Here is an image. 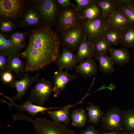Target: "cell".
<instances>
[{"instance_id": "obj_6", "label": "cell", "mask_w": 134, "mask_h": 134, "mask_svg": "<svg viewBox=\"0 0 134 134\" xmlns=\"http://www.w3.org/2000/svg\"><path fill=\"white\" fill-rule=\"evenodd\" d=\"M37 7L44 26L51 28L55 25L56 17L60 8L56 0H39Z\"/></svg>"}, {"instance_id": "obj_8", "label": "cell", "mask_w": 134, "mask_h": 134, "mask_svg": "<svg viewBox=\"0 0 134 134\" xmlns=\"http://www.w3.org/2000/svg\"><path fill=\"white\" fill-rule=\"evenodd\" d=\"M122 111L117 107L108 109L104 114L101 119L102 126L104 129L109 131H122Z\"/></svg>"}, {"instance_id": "obj_32", "label": "cell", "mask_w": 134, "mask_h": 134, "mask_svg": "<svg viewBox=\"0 0 134 134\" xmlns=\"http://www.w3.org/2000/svg\"><path fill=\"white\" fill-rule=\"evenodd\" d=\"M25 37L24 33L18 32L9 35L7 37L20 49L24 45Z\"/></svg>"}, {"instance_id": "obj_24", "label": "cell", "mask_w": 134, "mask_h": 134, "mask_svg": "<svg viewBox=\"0 0 134 134\" xmlns=\"http://www.w3.org/2000/svg\"><path fill=\"white\" fill-rule=\"evenodd\" d=\"M72 126L78 128L83 127L87 119L85 110L82 108L76 109L71 114Z\"/></svg>"}, {"instance_id": "obj_13", "label": "cell", "mask_w": 134, "mask_h": 134, "mask_svg": "<svg viewBox=\"0 0 134 134\" xmlns=\"http://www.w3.org/2000/svg\"><path fill=\"white\" fill-rule=\"evenodd\" d=\"M56 61L59 68L66 70L72 69L78 62L73 51L64 46Z\"/></svg>"}, {"instance_id": "obj_2", "label": "cell", "mask_w": 134, "mask_h": 134, "mask_svg": "<svg viewBox=\"0 0 134 134\" xmlns=\"http://www.w3.org/2000/svg\"><path fill=\"white\" fill-rule=\"evenodd\" d=\"M22 120L31 123L37 134H76L74 131L65 125L46 118H36L33 119L25 114L22 116Z\"/></svg>"}, {"instance_id": "obj_22", "label": "cell", "mask_w": 134, "mask_h": 134, "mask_svg": "<svg viewBox=\"0 0 134 134\" xmlns=\"http://www.w3.org/2000/svg\"><path fill=\"white\" fill-rule=\"evenodd\" d=\"M120 43L125 48L134 47V25L130 24L122 30Z\"/></svg>"}, {"instance_id": "obj_14", "label": "cell", "mask_w": 134, "mask_h": 134, "mask_svg": "<svg viewBox=\"0 0 134 134\" xmlns=\"http://www.w3.org/2000/svg\"><path fill=\"white\" fill-rule=\"evenodd\" d=\"M75 67V72L86 78L96 76L97 73L96 64L92 58L86 59L80 62Z\"/></svg>"}, {"instance_id": "obj_40", "label": "cell", "mask_w": 134, "mask_h": 134, "mask_svg": "<svg viewBox=\"0 0 134 134\" xmlns=\"http://www.w3.org/2000/svg\"><path fill=\"white\" fill-rule=\"evenodd\" d=\"M127 4L134 11V0H125Z\"/></svg>"}, {"instance_id": "obj_33", "label": "cell", "mask_w": 134, "mask_h": 134, "mask_svg": "<svg viewBox=\"0 0 134 134\" xmlns=\"http://www.w3.org/2000/svg\"><path fill=\"white\" fill-rule=\"evenodd\" d=\"M16 27V25L11 20L4 19L0 24V32L3 33H9L13 31Z\"/></svg>"}, {"instance_id": "obj_18", "label": "cell", "mask_w": 134, "mask_h": 134, "mask_svg": "<svg viewBox=\"0 0 134 134\" xmlns=\"http://www.w3.org/2000/svg\"><path fill=\"white\" fill-rule=\"evenodd\" d=\"M72 106L71 105H68L58 110H48L46 112L54 122L58 123H63L67 125L70 122V108Z\"/></svg>"}, {"instance_id": "obj_11", "label": "cell", "mask_w": 134, "mask_h": 134, "mask_svg": "<svg viewBox=\"0 0 134 134\" xmlns=\"http://www.w3.org/2000/svg\"><path fill=\"white\" fill-rule=\"evenodd\" d=\"M75 76L69 73L67 70L59 68L53 76L54 87L53 91V96L57 97L65 89L67 84L75 78Z\"/></svg>"}, {"instance_id": "obj_27", "label": "cell", "mask_w": 134, "mask_h": 134, "mask_svg": "<svg viewBox=\"0 0 134 134\" xmlns=\"http://www.w3.org/2000/svg\"><path fill=\"white\" fill-rule=\"evenodd\" d=\"M23 19V23L25 25L35 26L39 24L41 18L38 11L31 8L27 11Z\"/></svg>"}, {"instance_id": "obj_15", "label": "cell", "mask_w": 134, "mask_h": 134, "mask_svg": "<svg viewBox=\"0 0 134 134\" xmlns=\"http://www.w3.org/2000/svg\"><path fill=\"white\" fill-rule=\"evenodd\" d=\"M76 51V55L78 62H80L85 59L92 58L94 56L93 44L88 40L85 32L83 38Z\"/></svg>"}, {"instance_id": "obj_1", "label": "cell", "mask_w": 134, "mask_h": 134, "mask_svg": "<svg viewBox=\"0 0 134 134\" xmlns=\"http://www.w3.org/2000/svg\"><path fill=\"white\" fill-rule=\"evenodd\" d=\"M61 44L60 37L51 28L43 26L33 30L21 54L25 59L26 71L39 70L56 61Z\"/></svg>"}, {"instance_id": "obj_41", "label": "cell", "mask_w": 134, "mask_h": 134, "mask_svg": "<svg viewBox=\"0 0 134 134\" xmlns=\"http://www.w3.org/2000/svg\"><path fill=\"white\" fill-rule=\"evenodd\" d=\"M124 134H134V132H125Z\"/></svg>"}, {"instance_id": "obj_9", "label": "cell", "mask_w": 134, "mask_h": 134, "mask_svg": "<svg viewBox=\"0 0 134 134\" xmlns=\"http://www.w3.org/2000/svg\"><path fill=\"white\" fill-rule=\"evenodd\" d=\"M23 6L21 0H0V16L4 19H16L21 13Z\"/></svg>"}, {"instance_id": "obj_31", "label": "cell", "mask_w": 134, "mask_h": 134, "mask_svg": "<svg viewBox=\"0 0 134 134\" xmlns=\"http://www.w3.org/2000/svg\"><path fill=\"white\" fill-rule=\"evenodd\" d=\"M117 8L125 15L131 24L134 25V11L129 7L125 0H116Z\"/></svg>"}, {"instance_id": "obj_23", "label": "cell", "mask_w": 134, "mask_h": 134, "mask_svg": "<svg viewBox=\"0 0 134 134\" xmlns=\"http://www.w3.org/2000/svg\"><path fill=\"white\" fill-rule=\"evenodd\" d=\"M100 7L101 14L108 17L112 15L117 8L116 0H95Z\"/></svg>"}, {"instance_id": "obj_34", "label": "cell", "mask_w": 134, "mask_h": 134, "mask_svg": "<svg viewBox=\"0 0 134 134\" xmlns=\"http://www.w3.org/2000/svg\"><path fill=\"white\" fill-rule=\"evenodd\" d=\"M77 4L78 11L80 13L87 8L95 1V0H75Z\"/></svg>"}, {"instance_id": "obj_35", "label": "cell", "mask_w": 134, "mask_h": 134, "mask_svg": "<svg viewBox=\"0 0 134 134\" xmlns=\"http://www.w3.org/2000/svg\"><path fill=\"white\" fill-rule=\"evenodd\" d=\"M0 74L1 80L4 83L10 84L14 80L13 75L11 71L7 70Z\"/></svg>"}, {"instance_id": "obj_39", "label": "cell", "mask_w": 134, "mask_h": 134, "mask_svg": "<svg viewBox=\"0 0 134 134\" xmlns=\"http://www.w3.org/2000/svg\"><path fill=\"white\" fill-rule=\"evenodd\" d=\"M122 131L113 130L110 131L109 132H104L100 134H124L125 132H123Z\"/></svg>"}, {"instance_id": "obj_17", "label": "cell", "mask_w": 134, "mask_h": 134, "mask_svg": "<svg viewBox=\"0 0 134 134\" xmlns=\"http://www.w3.org/2000/svg\"><path fill=\"white\" fill-rule=\"evenodd\" d=\"M108 17L109 26L121 30L131 24L125 15L117 8L113 14Z\"/></svg>"}, {"instance_id": "obj_3", "label": "cell", "mask_w": 134, "mask_h": 134, "mask_svg": "<svg viewBox=\"0 0 134 134\" xmlns=\"http://www.w3.org/2000/svg\"><path fill=\"white\" fill-rule=\"evenodd\" d=\"M82 22L88 40L93 43L103 36L104 31L109 25L108 17L101 14L92 19H82Z\"/></svg>"}, {"instance_id": "obj_10", "label": "cell", "mask_w": 134, "mask_h": 134, "mask_svg": "<svg viewBox=\"0 0 134 134\" xmlns=\"http://www.w3.org/2000/svg\"><path fill=\"white\" fill-rule=\"evenodd\" d=\"M38 75L34 76L30 75L28 72L26 71L24 77L18 80H14L10 84L11 86L15 88L17 91L16 95L14 97H7L12 100H21L25 95L30 86L38 80Z\"/></svg>"}, {"instance_id": "obj_12", "label": "cell", "mask_w": 134, "mask_h": 134, "mask_svg": "<svg viewBox=\"0 0 134 134\" xmlns=\"http://www.w3.org/2000/svg\"><path fill=\"white\" fill-rule=\"evenodd\" d=\"M10 102L9 103L4 101L3 102L6 103L9 106H12L18 111H26L33 117H35L37 113L40 112H43L50 110L62 108L63 107H47L38 106L33 104L30 99H27L24 103L21 104H18L14 102L12 100L9 99L7 96H4Z\"/></svg>"}, {"instance_id": "obj_21", "label": "cell", "mask_w": 134, "mask_h": 134, "mask_svg": "<svg viewBox=\"0 0 134 134\" xmlns=\"http://www.w3.org/2000/svg\"><path fill=\"white\" fill-rule=\"evenodd\" d=\"M122 30L109 26L104 31L102 35L111 46H116L120 43Z\"/></svg>"}, {"instance_id": "obj_5", "label": "cell", "mask_w": 134, "mask_h": 134, "mask_svg": "<svg viewBox=\"0 0 134 134\" xmlns=\"http://www.w3.org/2000/svg\"><path fill=\"white\" fill-rule=\"evenodd\" d=\"M85 34L84 28L81 20L79 24L60 33L61 44L73 51L76 50Z\"/></svg>"}, {"instance_id": "obj_37", "label": "cell", "mask_w": 134, "mask_h": 134, "mask_svg": "<svg viewBox=\"0 0 134 134\" xmlns=\"http://www.w3.org/2000/svg\"><path fill=\"white\" fill-rule=\"evenodd\" d=\"M56 1L60 8L72 6L77 11L76 6L74 4L71 3L69 0H57Z\"/></svg>"}, {"instance_id": "obj_25", "label": "cell", "mask_w": 134, "mask_h": 134, "mask_svg": "<svg viewBox=\"0 0 134 134\" xmlns=\"http://www.w3.org/2000/svg\"><path fill=\"white\" fill-rule=\"evenodd\" d=\"M8 57L7 70L13 72L17 74L23 73L24 69L23 62L18 54Z\"/></svg>"}, {"instance_id": "obj_36", "label": "cell", "mask_w": 134, "mask_h": 134, "mask_svg": "<svg viewBox=\"0 0 134 134\" xmlns=\"http://www.w3.org/2000/svg\"><path fill=\"white\" fill-rule=\"evenodd\" d=\"M8 62V57L0 54V73L7 70Z\"/></svg>"}, {"instance_id": "obj_16", "label": "cell", "mask_w": 134, "mask_h": 134, "mask_svg": "<svg viewBox=\"0 0 134 134\" xmlns=\"http://www.w3.org/2000/svg\"><path fill=\"white\" fill-rule=\"evenodd\" d=\"M108 52L114 63L119 66L128 63L131 60L130 54L125 48L116 49L110 47Z\"/></svg>"}, {"instance_id": "obj_20", "label": "cell", "mask_w": 134, "mask_h": 134, "mask_svg": "<svg viewBox=\"0 0 134 134\" xmlns=\"http://www.w3.org/2000/svg\"><path fill=\"white\" fill-rule=\"evenodd\" d=\"M99 63L100 70L105 74H111L114 71V63L111 57L106 54H95L94 57Z\"/></svg>"}, {"instance_id": "obj_7", "label": "cell", "mask_w": 134, "mask_h": 134, "mask_svg": "<svg viewBox=\"0 0 134 134\" xmlns=\"http://www.w3.org/2000/svg\"><path fill=\"white\" fill-rule=\"evenodd\" d=\"M52 84L44 78L38 80L31 90L29 99L34 104L43 106L53 91Z\"/></svg>"}, {"instance_id": "obj_28", "label": "cell", "mask_w": 134, "mask_h": 134, "mask_svg": "<svg viewBox=\"0 0 134 134\" xmlns=\"http://www.w3.org/2000/svg\"><path fill=\"white\" fill-rule=\"evenodd\" d=\"M89 123L97 124L101 120L104 113L99 107L94 104L91 105L87 108Z\"/></svg>"}, {"instance_id": "obj_19", "label": "cell", "mask_w": 134, "mask_h": 134, "mask_svg": "<svg viewBox=\"0 0 134 134\" xmlns=\"http://www.w3.org/2000/svg\"><path fill=\"white\" fill-rule=\"evenodd\" d=\"M20 49L4 34H0V53L10 57L18 54Z\"/></svg>"}, {"instance_id": "obj_4", "label": "cell", "mask_w": 134, "mask_h": 134, "mask_svg": "<svg viewBox=\"0 0 134 134\" xmlns=\"http://www.w3.org/2000/svg\"><path fill=\"white\" fill-rule=\"evenodd\" d=\"M82 19L80 13L74 7L60 8L56 18V32L60 33L79 24Z\"/></svg>"}, {"instance_id": "obj_29", "label": "cell", "mask_w": 134, "mask_h": 134, "mask_svg": "<svg viewBox=\"0 0 134 134\" xmlns=\"http://www.w3.org/2000/svg\"><path fill=\"white\" fill-rule=\"evenodd\" d=\"M80 13L82 19H91L95 18L101 14V11L95 0L94 2L91 5Z\"/></svg>"}, {"instance_id": "obj_38", "label": "cell", "mask_w": 134, "mask_h": 134, "mask_svg": "<svg viewBox=\"0 0 134 134\" xmlns=\"http://www.w3.org/2000/svg\"><path fill=\"white\" fill-rule=\"evenodd\" d=\"M80 134H99V131L92 125L88 126L84 130L82 131Z\"/></svg>"}, {"instance_id": "obj_30", "label": "cell", "mask_w": 134, "mask_h": 134, "mask_svg": "<svg viewBox=\"0 0 134 134\" xmlns=\"http://www.w3.org/2000/svg\"><path fill=\"white\" fill-rule=\"evenodd\" d=\"M93 43L95 55L106 54L110 47V45L103 36Z\"/></svg>"}, {"instance_id": "obj_26", "label": "cell", "mask_w": 134, "mask_h": 134, "mask_svg": "<svg viewBox=\"0 0 134 134\" xmlns=\"http://www.w3.org/2000/svg\"><path fill=\"white\" fill-rule=\"evenodd\" d=\"M122 119L125 131L134 132V109H128L122 111Z\"/></svg>"}]
</instances>
